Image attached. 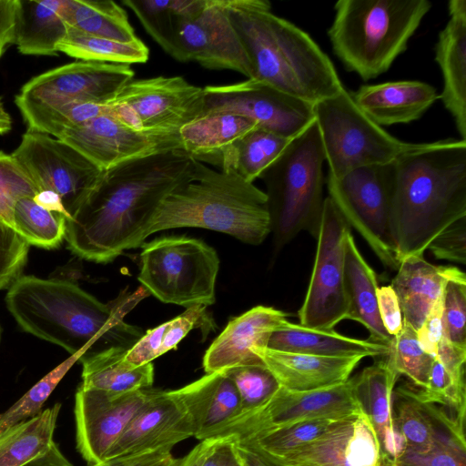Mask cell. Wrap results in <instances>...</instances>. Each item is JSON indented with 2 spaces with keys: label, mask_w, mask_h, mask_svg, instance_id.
Returning a JSON list of instances; mask_svg holds the SVG:
<instances>
[{
  "label": "cell",
  "mask_w": 466,
  "mask_h": 466,
  "mask_svg": "<svg viewBox=\"0 0 466 466\" xmlns=\"http://www.w3.org/2000/svg\"><path fill=\"white\" fill-rule=\"evenodd\" d=\"M202 466H243L235 440L230 437L217 438Z\"/></svg>",
  "instance_id": "11a10c76"
},
{
  "label": "cell",
  "mask_w": 466,
  "mask_h": 466,
  "mask_svg": "<svg viewBox=\"0 0 466 466\" xmlns=\"http://www.w3.org/2000/svg\"><path fill=\"white\" fill-rule=\"evenodd\" d=\"M37 192V187L12 154L0 150V221L12 228L16 202L25 197H35Z\"/></svg>",
  "instance_id": "f6af8a7d"
},
{
  "label": "cell",
  "mask_w": 466,
  "mask_h": 466,
  "mask_svg": "<svg viewBox=\"0 0 466 466\" xmlns=\"http://www.w3.org/2000/svg\"><path fill=\"white\" fill-rule=\"evenodd\" d=\"M76 360H78V357L70 356L43 377L8 410L1 413L0 434L9 428L40 414L43 411L44 403Z\"/></svg>",
  "instance_id": "ee69618b"
},
{
  "label": "cell",
  "mask_w": 466,
  "mask_h": 466,
  "mask_svg": "<svg viewBox=\"0 0 466 466\" xmlns=\"http://www.w3.org/2000/svg\"><path fill=\"white\" fill-rule=\"evenodd\" d=\"M351 95L357 106L380 127L415 121L440 98L433 86L413 80L365 85Z\"/></svg>",
  "instance_id": "4316f807"
},
{
  "label": "cell",
  "mask_w": 466,
  "mask_h": 466,
  "mask_svg": "<svg viewBox=\"0 0 466 466\" xmlns=\"http://www.w3.org/2000/svg\"><path fill=\"white\" fill-rule=\"evenodd\" d=\"M271 350L330 357H384L389 346L341 335L333 329L304 327L286 319L270 335Z\"/></svg>",
  "instance_id": "f546056e"
},
{
  "label": "cell",
  "mask_w": 466,
  "mask_h": 466,
  "mask_svg": "<svg viewBox=\"0 0 466 466\" xmlns=\"http://www.w3.org/2000/svg\"><path fill=\"white\" fill-rule=\"evenodd\" d=\"M106 105L108 115L131 127L175 132L202 116L204 91L178 76L132 79Z\"/></svg>",
  "instance_id": "7c38bea8"
},
{
  "label": "cell",
  "mask_w": 466,
  "mask_h": 466,
  "mask_svg": "<svg viewBox=\"0 0 466 466\" xmlns=\"http://www.w3.org/2000/svg\"><path fill=\"white\" fill-rule=\"evenodd\" d=\"M12 156L38 191L55 193L66 218L98 182L103 171L66 142L27 129Z\"/></svg>",
  "instance_id": "5bb4252c"
},
{
  "label": "cell",
  "mask_w": 466,
  "mask_h": 466,
  "mask_svg": "<svg viewBox=\"0 0 466 466\" xmlns=\"http://www.w3.org/2000/svg\"><path fill=\"white\" fill-rule=\"evenodd\" d=\"M435 258L466 263V217L442 230L428 246Z\"/></svg>",
  "instance_id": "f907efd6"
},
{
  "label": "cell",
  "mask_w": 466,
  "mask_h": 466,
  "mask_svg": "<svg viewBox=\"0 0 466 466\" xmlns=\"http://www.w3.org/2000/svg\"><path fill=\"white\" fill-rule=\"evenodd\" d=\"M258 127L256 121L242 116L215 113L192 120L178 132L187 154L202 163L218 166L227 149Z\"/></svg>",
  "instance_id": "1f68e13d"
},
{
  "label": "cell",
  "mask_w": 466,
  "mask_h": 466,
  "mask_svg": "<svg viewBox=\"0 0 466 466\" xmlns=\"http://www.w3.org/2000/svg\"><path fill=\"white\" fill-rule=\"evenodd\" d=\"M384 358L394 373L407 376L421 389L428 383L435 357L422 350L416 330L403 319L402 329L392 338Z\"/></svg>",
  "instance_id": "60d3db41"
},
{
  "label": "cell",
  "mask_w": 466,
  "mask_h": 466,
  "mask_svg": "<svg viewBox=\"0 0 466 466\" xmlns=\"http://www.w3.org/2000/svg\"><path fill=\"white\" fill-rule=\"evenodd\" d=\"M435 358L446 368L454 371H460L465 370L466 348H461L451 343L443 335Z\"/></svg>",
  "instance_id": "9f6ffc18"
},
{
  "label": "cell",
  "mask_w": 466,
  "mask_h": 466,
  "mask_svg": "<svg viewBox=\"0 0 466 466\" xmlns=\"http://www.w3.org/2000/svg\"><path fill=\"white\" fill-rule=\"evenodd\" d=\"M138 294L104 304L72 281L21 275L8 288L5 302L25 331L79 360L111 348L130 349L142 337L123 320Z\"/></svg>",
  "instance_id": "7a4b0ae2"
},
{
  "label": "cell",
  "mask_w": 466,
  "mask_h": 466,
  "mask_svg": "<svg viewBox=\"0 0 466 466\" xmlns=\"http://www.w3.org/2000/svg\"><path fill=\"white\" fill-rule=\"evenodd\" d=\"M379 314L387 332L397 336L403 327V316L400 303L391 286H383L377 290Z\"/></svg>",
  "instance_id": "f5cc1de1"
},
{
  "label": "cell",
  "mask_w": 466,
  "mask_h": 466,
  "mask_svg": "<svg viewBox=\"0 0 466 466\" xmlns=\"http://www.w3.org/2000/svg\"><path fill=\"white\" fill-rule=\"evenodd\" d=\"M134 14L148 35L179 62L228 69L251 78L242 44L229 20L226 0H143Z\"/></svg>",
  "instance_id": "8992f818"
},
{
  "label": "cell",
  "mask_w": 466,
  "mask_h": 466,
  "mask_svg": "<svg viewBox=\"0 0 466 466\" xmlns=\"http://www.w3.org/2000/svg\"><path fill=\"white\" fill-rule=\"evenodd\" d=\"M466 217V141L419 143L395 160L390 226L400 263L423 256L446 228Z\"/></svg>",
  "instance_id": "3957f363"
},
{
  "label": "cell",
  "mask_w": 466,
  "mask_h": 466,
  "mask_svg": "<svg viewBox=\"0 0 466 466\" xmlns=\"http://www.w3.org/2000/svg\"><path fill=\"white\" fill-rule=\"evenodd\" d=\"M223 372L238 390L240 399L238 416L264 405L280 387L277 379L264 364L238 366Z\"/></svg>",
  "instance_id": "7bdbcfd3"
},
{
  "label": "cell",
  "mask_w": 466,
  "mask_h": 466,
  "mask_svg": "<svg viewBox=\"0 0 466 466\" xmlns=\"http://www.w3.org/2000/svg\"><path fill=\"white\" fill-rule=\"evenodd\" d=\"M66 218L35 202L34 197L19 199L13 211L12 228L29 246L51 249L65 238Z\"/></svg>",
  "instance_id": "f35d334b"
},
{
  "label": "cell",
  "mask_w": 466,
  "mask_h": 466,
  "mask_svg": "<svg viewBox=\"0 0 466 466\" xmlns=\"http://www.w3.org/2000/svg\"><path fill=\"white\" fill-rule=\"evenodd\" d=\"M428 0H339L328 29L334 54L365 81L385 73L431 10Z\"/></svg>",
  "instance_id": "52a82bcc"
},
{
  "label": "cell",
  "mask_w": 466,
  "mask_h": 466,
  "mask_svg": "<svg viewBox=\"0 0 466 466\" xmlns=\"http://www.w3.org/2000/svg\"><path fill=\"white\" fill-rule=\"evenodd\" d=\"M362 412L355 394V377L337 386L310 391H293L280 386L264 405L237 417L217 438L242 441L302 420L340 419Z\"/></svg>",
  "instance_id": "9a60e30c"
},
{
  "label": "cell",
  "mask_w": 466,
  "mask_h": 466,
  "mask_svg": "<svg viewBox=\"0 0 466 466\" xmlns=\"http://www.w3.org/2000/svg\"><path fill=\"white\" fill-rule=\"evenodd\" d=\"M465 441L454 438L439 441L426 452L404 451L396 466H466Z\"/></svg>",
  "instance_id": "c3c4849f"
},
{
  "label": "cell",
  "mask_w": 466,
  "mask_h": 466,
  "mask_svg": "<svg viewBox=\"0 0 466 466\" xmlns=\"http://www.w3.org/2000/svg\"><path fill=\"white\" fill-rule=\"evenodd\" d=\"M253 352L279 385L293 391H310L346 382L364 357H330L257 348Z\"/></svg>",
  "instance_id": "603a6c76"
},
{
  "label": "cell",
  "mask_w": 466,
  "mask_h": 466,
  "mask_svg": "<svg viewBox=\"0 0 466 466\" xmlns=\"http://www.w3.org/2000/svg\"><path fill=\"white\" fill-rule=\"evenodd\" d=\"M401 391L422 403L449 408L456 418L465 420V370L454 371L434 358L428 383L420 390L400 388Z\"/></svg>",
  "instance_id": "ab89813d"
},
{
  "label": "cell",
  "mask_w": 466,
  "mask_h": 466,
  "mask_svg": "<svg viewBox=\"0 0 466 466\" xmlns=\"http://www.w3.org/2000/svg\"><path fill=\"white\" fill-rule=\"evenodd\" d=\"M12 128V119L5 110L2 97H0V135L8 133Z\"/></svg>",
  "instance_id": "be15d7a7"
},
{
  "label": "cell",
  "mask_w": 466,
  "mask_h": 466,
  "mask_svg": "<svg viewBox=\"0 0 466 466\" xmlns=\"http://www.w3.org/2000/svg\"><path fill=\"white\" fill-rule=\"evenodd\" d=\"M61 403L0 434V466H23L49 450Z\"/></svg>",
  "instance_id": "e575fe53"
},
{
  "label": "cell",
  "mask_w": 466,
  "mask_h": 466,
  "mask_svg": "<svg viewBox=\"0 0 466 466\" xmlns=\"http://www.w3.org/2000/svg\"><path fill=\"white\" fill-rule=\"evenodd\" d=\"M236 450L243 466H284L251 444L235 441Z\"/></svg>",
  "instance_id": "6f0895ef"
},
{
  "label": "cell",
  "mask_w": 466,
  "mask_h": 466,
  "mask_svg": "<svg viewBox=\"0 0 466 466\" xmlns=\"http://www.w3.org/2000/svg\"><path fill=\"white\" fill-rule=\"evenodd\" d=\"M58 52L81 61L130 65L148 60L149 50L139 39L121 42L69 27Z\"/></svg>",
  "instance_id": "74e56055"
},
{
  "label": "cell",
  "mask_w": 466,
  "mask_h": 466,
  "mask_svg": "<svg viewBox=\"0 0 466 466\" xmlns=\"http://www.w3.org/2000/svg\"><path fill=\"white\" fill-rule=\"evenodd\" d=\"M23 466H73L54 442L47 451Z\"/></svg>",
  "instance_id": "680465c9"
},
{
  "label": "cell",
  "mask_w": 466,
  "mask_h": 466,
  "mask_svg": "<svg viewBox=\"0 0 466 466\" xmlns=\"http://www.w3.org/2000/svg\"><path fill=\"white\" fill-rule=\"evenodd\" d=\"M324 150L316 120L292 138L261 175L275 245L282 248L301 231L317 238L325 198Z\"/></svg>",
  "instance_id": "ba28073f"
},
{
  "label": "cell",
  "mask_w": 466,
  "mask_h": 466,
  "mask_svg": "<svg viewBox=\"0 0 466 466\" xmlns=\"http://www.w3.org/2000/svg\"><path fill=\"white\" fill-rule=\"evenodd\" d=\"M15 104L29 130L60 138L70 128L100 115L108 114L106 104L76 101H38L16 95Z\"/></svg>",
  "instance_id": "836d02e7"
},
{
  "label": "cell",
  "mask_w": 466,
  "mask_h": 466,
  "mask_svg": "<svg viewBox=\"0 0 466 466\" xmlns=\"http://www.w3.org/2000/svg\"><path fill=\"white\" fill-rule=\"evenodd\" d=\"M188 227L258 245L271 232L267 195L232 170H215L194 159L188 174L159 203L147 236Z\"/></svg>",
  "instance_id": "5b68a950"
},
{
  "label": "cell",
  "mask_w": 466,
  "mask_h": 466,
  "mask_svg": "<svg viewBox=\"0 0 466 466\" xmlns=\"http://www.w3.org/2000/svg\"><path fill=\"white\" fill-rule=\"evenodd\" d=\"M134 76L129 65L79 60L33 77L18 95L46 102L107 104Z\"/></svg>",
  "instance_id": "d6986e66"
},
{
  "label": "cell",
  "mask_w": 466,
  "mask_h": 466,
  "mask_svg": "<svg viewBox=\"0 0 466 466\" xmlns=\"http://www.w3.org/2000/svg\"><path fill=\"white\" fill-rule=\"evenodd\" d=\"M181 458H175L171 452L150 456L134 466H179Z\"/></svg>",
  "instance_id": "6125c7cd"
},
{
  "label": "cell",
  "mask_w": 466,
  "mask_h": 466,
  "mask_svg": "<svg viewBox=\"0 0 466 466\" xmlns=\"http://www.w3.org/2000/svg\"><path fill=\"white\" fill-rule=\"evenodd\" d=\"M193 160L176 149L103 171L66 219L68 248L84 259L106 263L126 249L141 247L157 208L188 174Z\"/></svg>",
  "instance_id": "6da1fadb"
},
{
  "label": "cell",
  "mask_w": 466,
  "mask_h": 466,
  "mask_svg": "<svg viewBox=\"0 0 466 466\" xmlns=\"http://www.w3.org/2000/svg\"><path fill=\"white\" fill-rule=\"evenodd\" d=\"M58 139L77 150L102 171L133 159L183 150L178 131L136 129L108 114L70 128Z\"/></svg>",
  "instance_id": "e0dca14e"
},
{
  "label": "cell",
  "mask_w": 466,
  "mask_h": 466,
  "mask_svg": "<svg viewBox=\"0 0 466 466\" xmlns=\"http://www.w3.org/2000/svg\"><path fill=\"white\" fill-rule=\"evenodd\" d=\"M127 350L111 348L79 359L85 388L112 393L150 389L154 381L152 362L133 368L124 360Z\"/></svg>",
  "instance_id": "d6a6232c"
},
{
  "label": "cell",
  "mask_w": 466,
  "mask_h": 466,
  "mask_svg": "<svg viewBox=\"0 0 466 466\" xmlns=\"http://www.w3.org/2000/svg\"><path fill=\"white\" fill-rule=\"evenodd\" d=\"M287 317L288 314L279 309L257 306L232 319L204 355L206 373L238 366L264 364L253 350L266 348L271 333Z\"/></svg>",
  "instance_id": "7402d4cb"
},
{
  "label": "cell",
  "mask_w": 466,
  "mask_h": 466,
  "mask_svg": "<svg viewBox=\"0 0 466 466\" xmlns=\"http://www.w3.org/2000/svg\"><path fill=\"white\" fill-rule=\"evenodd\" d=\"M448 11L450 18L435 48L443 81L440 98L453 117L461 139L466 141V1L451 0Z\"/></svg>",
  "instance_id": "cb8c5ba5"
},
{
  "label": "cell",
  "mask_w": 466,
  "mask_h": 466,
  "mask_svg": "<svg viewBox=\"0 0 466 466\" xmlns=\"http://www.w3.org/2000/svg\"><path fill=\"white\" fill-rule=\"evenodd\" d=\"M149 390L112 393L79 385L75 400L76 449L89 465L106 460Z\"/></svg>",
  "instance_id": "ac0fdd59"
},
{
  "label": "cell",
  "mask_w": 466,
  "mask_h": 466,
  "mask_svg": "<svg viewBox=\"0 0 466 466\" xmlns=\"http://www.w3.org/2000/svg\"><path fill=\"white\" fill-rule=\"evenodd\" d=\"M290 140L258 127L227 149L218 166L220 169L232 170L253 183L279 157Z\"/></svg>",
  "instance_id": "d590c367"
},
{
  "label": "cell",
  "mask_w": 466,
  "mask_h": 466,
  "mask_svg": "<svg viewBox=\"0 0 466 466\" xmlns=\"http://www.w3.org/2000/svg\"><path fill=\"white\" fill-rule=\"evenodd\" d=\"M28 248L25 240L0 221V289L9 288L21 276Z\"/></svg>",
  "instance_id": "7dc6e473"
},
{
  "label": "cell",
  "mask_w": 466,
  "mask_h": 466,
  "mask_svg": "<svg viewBox=\"0 0 466 466\" xmlns=\"http://www.w3.org/2000/svg\"><path fill=\"white\" fill-rule=\"evenodd\" d=\"M173 393L185 407L199 441L217 438L240 413L238 390L223 371L207 373Z\"/></svg>",
  "instance_id": "d4e9b609"
},
{
  "label": "cell",
  "mask_w": 466,
  "mask_h": 466,
  "mask_svg": "<svg viewBox=\"0 0 466 466\" xmlns=\"http://www.w3.org/2000/svg\"><path fill=\"white\" fill-rule=\"evenodd\" d=\"M206 306H193L177 318L162 326L161 355L176 349L179 341L193 329L200 328L204 331L214 329V322L208 315Z\"/></svg>",
  "instance_id": "681fc988"
},
{
  "label": "cell",
  "mask_w": 466,
  "mask_h": 466,
  "mask_svg": "<svg viewBox=\"0 0 466 466\" xmlns=\"http://www.w3.org/2000/svg\"><path fill=\"white\" fill-rule=\"evenodd\" d=\"M194 437L185 407L173 390H149L145 403L107 454L106 460L144 453H168L178 442Z\"/></svg>",
  "instance_id": "44dd1931"
},
{
  "label": "cell",
  "mask_w": 466,
  "mask_h": 466,
  "mask_svg": "<svg viewBox=\"0 0 466 466\" xmlns=\"http://www.w3.org/2000/svg\"><path fill=\"white\" fill-rule=\"evenodd\" d=\"M314 115L329 175L333 177L358 167L393 162L419 145L389 134L357 106L345 88L315 104Z\"/></svg>",
  "instance_id": "9c48e42d"
},
{
  "label": "cell",
  "mask_w": 466,
  "mask_h": 466,
  "mask_svg": "<svg viewBox=\"0 0 466 466\" xmlns=\"http://www.w3.org/2000/svg\"><path fill=\"white\" fill-rule=\"evenodd\" d=\"M66 0H19L15 45L24 55L56 56L68 31Z\"/></svg>",
  "instance_id": "4dcf8cb0"
},
{
  "label": "cell",
  "mask_w": 466,
  "mask_h": 466,
  "mask_svg": "<svg viewBox=\"0 0 466 466\" xmlns=\"http://www.w3.org/2000/svg\"><path fill=\"white\" fill-rule=\"evenodd\" d=\"M203 115L228 113L256 121L260 127L292 139L314 120V105L268 85L242 82L203 87Z\"/></svg>",
  "instance_id": "2e32d148"
},
{
  "label": "cell",
  "mask_w": 466,
  "mask_h": 466,
  "mask_svg": "<svg viewBox=\"0 0 466 466\" xmlns=\"http://www.w3.org/2000/svg\"><path fill=\"white\" fill-rule=\"evenodd\" d=\"M0 333H1V331H0Z\"/></svg>",
  "instance_id": "e7e4bbea"
},
{
  "label": "cell",
  "mask_w": 466,
  "mask_h": 466,
  "mask_svg": "<svg viewBox=\"0 0 466 466\" xmlns=\"http://www.w3.org/2000/svg\"><path fill=\"white\" fill-rule=\"evenodd\" d=\"M138 280L164 303L190 308L215 302L219 268L216 250L186 237H167L142 244Z\"/></svg>",
  "instance_id": "30bf717a"
},
{
  "label": "cell",
  "mask_w": 466,
  "mask_h": 466,
  "mask_svg": "<svg viewBox=\"0 0 466 466\" xmlns=\"http://www.w3.org/2000/svg\"><path fill=\"white\" fill-rule=\"evenodd\" d=\"M18 11L19 0H0V57L15 45Z\"/></svg>",
  "instance_id": "db71d44e"
},
{
  "label": "cell",
  "mask_w": 466,
  "mask_h": 466,
  "mask_svg": "<svg viewBox=\"0 0 466 466\" xmlns=\"http://www.w3.org/2000/svg\"><path fill=\"white\" fill-rule=\"evenodd\" d=\"M217 438L200 441L186 456L181 458L179 466H202V463Z\"/></svg>",
  "instance_id": "91938a15"
},
{
  "label": "cell",
  "mask_w": 466,
  "mask_h": 466,
  "mask_svg": "<svg viewBox=\"0 0 466 466\" xmlns=\"http://www.w3.org/2000/svg\"><path fill=\"white\" fill-rule=\"evenodd\" d=\"M350 227L331 199L324 200L317 251L309 288L298 312L299 324L331 330L346 319L345 241Z\"/></svg>",
  "instance_id": "4fadbf2b"
},
{
  "label": "cell",
  "mask_w": 466,
  "mask_h": 466,
  "mask_svg": "<svg viewBox=\"0 0 466 466\" xmlns=\"http://www.w3.org/2000/svg\"><path fill=\"white\" fill-rule=\"evenodd\" d=\"M459 269L432 265L423 256H410L400 261L390 286L397 295L403 319L416 331L441 297L448 279Z\"/></svg>",
  "instance_id": "83f0119b"
},
{
  "label": "cell",
  "mask_w": 466,
  "mask_h": 466,
  "mask_svg": "<svg viewBox=\"0 0 466 466\" xmlns=\"http://www.w3.org/2000/svg\"><path fill=\"white\" fill-rule=\"evenodd\" d=\"M337 420L339 419L319 418L302 420L266 431L241 442L253 445L268 456L277 457L311 441Z\"/></svg>",
  "instance_id": "b9f144b4"
},
{
  "label": "cell",
  "mask_w": 466,
  "mask_h": 466,
  "mask_svg": "<svg viewBox=\"0 0 466 466\" xmlns=\"http://www.w3.org/2000/svg\"><path fill=\"white\" fill-rule=\"evenodd\" d=\"M378 288L376 273L360 254L350 231L344 256L346 319L363 325L370 333L369 340L389 346L393 337L383 327L379 314Z\"/></svg>",
  "instance_id": "f1b7e54d"
},
{
  "label": "cell",
  "mask_w": 466,
  "mask_h": 466,
  "mask_svg": "<svg viewBox=\"0 0 466 466\" xmlns=\"http://www.w3.org/2000/svg\"><path fill=\"white\" fill-rule=\"evenodd\" d=\"M416 332L422 350L435 357L443 336L442 295L436 301Z\"/></svg>",
  "instance_id": "816d5d0a"
},
{
  "label": "cell",
  "mask_w": 466,
  "mask_h": 466,
  "mask_svg": "<svg viewBox=\"0 0 466 466\" xmlns=\"http://www.w3.org/2000/svg\"><path fill=\"white\" fill-rule=\"evenodd\" d=\"M355 376V394L376 433L386 463H394L405 450L393 414L394 386L399 376L380 357Z\"/></svg>",
  "instance_id": "484cf974"
},
{
  "label": "cell",
  "mask_w": 466,
  "mask_h": 466,
  "mask_svg": "<svg viewBox=\"0 0 466 466\" xmlns=\"http://www.w3.org/2000/svg\"><path fill=\"white\" fill-rule=\"evenodd\" d=\"M284 466H382L376 433L362 412L334 421L307 444L286 454L270 457Z\"/></svg>",
  "instance_id": "ffe728a7"
},
{
  "label": "cell",
  "mask_w": 466,
  "mask_h": 466,
  "mask_svg": "<svg viewBox=\"0 0 466 466\" xmlns=\"http://www.w3.org/2000/svg\"><path fill=\"white\" fill-rule=\"evenodd\" d=\"M270 9L265 0H226L251 79L312 105L342 91L334 65L317 43Z\"/></svg>",
  "instance_id": "277c9868"
},
{
  "label": "cell",
  "mask_w": 466,
  "mask_h": 466,
  "mask_svg": "<svg viewBox=\"0 0 466 466\" xmlns=\"http://www.w3.org/2000/svg\"><path fill=\"white\" fill-rule=\"evenodd\" d=\"M395 161L328 175L329 198L341 216L365 239L384 267L397 271L400 262L390 226Z\"/></svg>",
  "instance_id": "8fae6325"
},
{
  "label": "cell",
  "mask_w": 466,
  "mask_h": 466,
  "mask_svg": "<svg viewBox=\"0 0 466 466\" xmlns=\"http://www.w3.org/2000/svg\"><path fill=\"white\" fill-rule=\"evenodd\" d=\"M65 16L69 27L121 42L137 37L127 12L110 0H66Z\"/></svg>",
  "instance_id": "8d00e7d4"
},
{
  "label": "cell",
  "mask_w": 466,
  "mask_h": 466,
  "mask_svg": "<svg viewBox=\"0 0 466 466\" xmlns=\"http://www.w3.org/2000/svg\"><path fill=\"white\" fill-rule=\"evenodd\" d=\"M158 453L135 454L106 460L90 466H134L145 459Z\"/></svg>",
  "instance_id": "94428289"
},
{
  "label": "cell",
  "mask_w": 466,
  "mask_h": 466,
  "mask_svg": "<svg viewBox=\"0 0 466 466\" xmlns=\"http://www.w3.org/2000/svg\"><path fill=\"white\" fill-rule=\"evenodd\" d=\"M443 335L466 348V276L459 269L445 284L442 294Z\"/></svg>",
  "instance_id": "bcb514c9"
}]
</instances>
